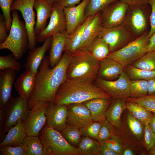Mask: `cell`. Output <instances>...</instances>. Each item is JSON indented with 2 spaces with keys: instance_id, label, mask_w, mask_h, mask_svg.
<instances>
[{
  "instance_id": "obj_1",
  "label": "cell",
  "mask_w": 155,
  "mask_h": 155,
  "mask_svg": "<svg viewBox=\"0 0 155 155\" xmlns=\"http://www.w3.org/2000/svg\"><path fill=\"white\" fill-rule=\"evenodd\" d=\"M71 54L65 52L58 63L50 68L49 55H45L36 75L34 90L27 101L29 110L41 100L52 102L60 86L66 79L68 66Z\"/></svg>"
},
{
  "instance_id": "obj_2",
  "label": "cell",
  "mask_w": 155,
  "mask_h": 155,
  "mask_svg": "<svg viewBox=\"0 0 155 155\" xmlns=\"http://www.w3.org/2000/svg\"><path fill=\"white\" fill-rule=\"evenodd\" d=\"M96 98L113 99L93 82L66 79L58 88L52 102L67 105Z\"/></svg>"
},
{
  "instance_id": "obj_3",
  "label": "cell",
  "mask_w": 155,
  "mask_h": 155,
  "mask_svg": "<svg viewBox=\"0 0 155 155\" xmlns=\"http://www.w3.org/2000/svg\"><path fill=\"white\" fill-rule=\"evenodd\" d=\"M100 63L87 49L79 51L71 54L66 79L93 82L98 78Z\"/></svg>"
},
{
  "instance_id": "obj_4",
  "label": "cell",
  "mask_w": 155,
  "mask_h": 155,
  "mask_svg": "<svg viewBox=\"0 0 155 155\" xmlns=\"http://www.w3.org/2000/svg\"><path fill=\"white\" fill-rule=\"evenodd\" d=\"M12 11L9 33L5 40L0 44V49L9 50L18 61L28 49V35L25 23L20 19L17 11Z\"/></svg>"
},
{
  "instance_id": "obj_5",
  "label": "cell",
  "mask_w": 155,
  "mask_h": 155,
  "mask_svg": "<svg viewBox=\"0 0 155 155\" xmlns=\"http://www.w3.org/2000/svg\"><path fill=\"white\" fill-rule=\"evenodd\" d=\"M38 136L43 146L44 155H81L78 148L70 144L61 133L46 124Z\"/></svg>"
},
{
  "instance_id": "obj_6",
  "label": "cell",
  "mask_w": 155,
  "mask_h": 155,
  "mask_svg": "<svg viewBox=\"0 0 155 155\" xmlns=\"http://www.w3.org/2000/svg\"><path fill=\"white\" fill-rule=\"evenodd\" d=\"M120 126L116 128L118 135L126 147L139 150L143 145L145 124L134 117L129 112Z\"/></svg>"
},
{
  "instance_id": "obj_7",
  "label": "cell",
  "mask_w": 155,
  "mask_h": 155,
  "mask_svg": "<svg viewBox=\"0 0 155 155\" xmlns=\"http://www.w3.org/2000/svg\"><path fill=\"white\" fill-rule=\"evenodd\" d=\"M151 7L148 3L129 6L123 24L135 38L149 32Z\"/></svg>"
},
{
  "instance_id": "obj_8",
  "label": "cell",
  "mask_w": 155,
  "mask_h": 155,
  "mask_svg": "<svg viewBox=\"0 0 155 155\" xmlns=\"http://www.w3.org/2000/svg\"><path fill=\"white\" fill-rule=\"evenodd\" d=\"M146 32L120 49L110 53L107 58L120 63L124 67L131 65L146 53L149 42Z\"/></svg>"
},
{
  "instance_id": "obj_9",
  "label": "cell",
  "mask_w": 155,
  "mask_h": 155,
  "mask_svg": "<svg viewBox=\"0 0 155 155\" xmlns=\"http://www.w3.org/2000/svg\"><path fill=\"white\" fill-rule=\"evenodd\" d=\"M27 102L26 99L20 96L12 97L5 109V122L2 133L0 135L1 140H3L11 127L25 119L29 111Z\"/></svg>"
},
{
  "instance_id": "obj_10",
  "label": "cell",
  "mask_w": 155,
  "mask_h": 155,
  "mask_svg": "<svg viewBox=\"0 0 155 155\" xmlns=\"http://www.w3.org/2000/svg\"><path fill=\"white\" fill-rule=\"evenodd\" d=\"M98 36L108 44L110 53L120 49L136 39L123 23L110 28L103 27Z\"/></svg>"
},
{
  "instance_id": "obj_11",
  "label": "cell",
  "mask_w": 155,
  "mask_h": 155,
  "mask_svg": "<svg viewBox=\"0 0 155 155\" xmlns=\"http://www.w3.org/2000/svg\"><path fill=\"white\" fill-rule=\"evenodd\" d=\"M50 103L44 100L40 101L29 110L23 121L27 135L38 136L46 123L45 110Z\"/></svg>"
},
{
  "instance_id": "obj_12",
  "label": "cell",
  "mask_w": 155,
  "mask_h": 155,
  "mask_svg": "<svg viewBox=\"0 0 155 155\" xmlns=\"http://www.w3.org/2000/svg\"><path fill=\"white\" fill-rule=\"evenodd\" d=\"M131 80L124 71L116 80H106L97 78L94 84L109 95L113 99L130 97Z\"/></svg>"
},
{
  "instance_id": "obj_13",
  "label": "cell",
  "mask_w": 155,
  "mask_h": 155,
  "mask_svg": "<svg viewBox=\"0 0 155 155\" xmlns=\"http://www.w3.org/2000/svg\"><path fill=\"white\" fill-rule=\"evenodd\" d=\"M35 0H15L12 3L11 11H19L24 20L28 35V49L30 50L36 48V37L34 28L35 24L34 11Z\"/></svg>"
},
{
  "instance_id": "obj_14",
  "label": "cell",
  "mask_w": 155,
  "mask_h": 155,
  "mask_svg": "<svg viewBox=\"0 0 155 155\" xmlns=\"http://www.w3.org/2000/svg\"><path fill=\"white\" fill-rule=\"evenodd\" d=\"M52 7L49 22L45 29L36 36L37 42H44L48 37L66 30V21L63 8L55 1Z\"/></svg>"
},
{
  "instance_id": "obj_15",
  "label": "cell",
  "mask_w": 155,
  "mask_h": 155,
  "mask_svg": "<svg viewBox=\"0 0 155 155\" xmlns=\"http://www.w3.org/2000/svg\"><path fill=\"white\" fill-rule=\"evenodd\" d=\"M129 6L120 1L113 3L100 12L103 27L110 28L123 23Z\"/></svg>"
},
{
  "instance_id": "obj_16",
  "label": "cell",
  "mask_w": 155,
  "mask_h": 155,
  "mask_svg": "<svg viewBox=\"0 0 155 155\" xmlns=\"http://www.w3.org/2000/svg\"><path fill=\"white\" fill-rule=\"evenodd\" d=\"M66 124L81 129L93 121L90 112L83 103H75L67 105Z\"/></svg>"
},
{
  "instance_id": "obj_17",
  "label": "cell",
  "mask_w": 155,
  "mask_h": 155,
  "mask_svg": "<svg viewBox=\"0 0 155 155\" xmlns=\"http://www.w3.org/2000/svg\"><path fill=\"white\" fill-rule=\"evenodd\" d=\"M67 105L50 102L45 110L46 124L61 133L67 125Z\"/></svg>"
},
{
  "instance_id": "obj_18",
  "label": "cell",
  "mask_w": 155,
  "mask_h": 155,
  "mask_svg": "<svg viewBox=\"0 0 155 155\" xmlns=\"http://www.w3.org/2000/svg\"><path fill=\"white\" fill-rule=\"evenodd\" d=\"M89 0H83L77 5L63 8L66 24V30L71 34L87 18L85 11Z\"/></svg>"
},
{
  "instance_id": "obj_19",
  "label": "cell",
  "mask_w": 155,
  "mask_h": 155,
  "mask_svg": "<svg viewBox=\"0 0 155 155\" xmlns=\"http://www.w3.org/2000/svg\"><path fill=\"white\" fill-rule=\"evenodd\" d=\"M16 77V71L12 69L0 71V109L5 110L12 98V86Z\"/></svg>"
},
{
  "instance_id": "obj_20",
  "label": "cell",
  "mask_w": 155,
  "mask_h": 155,
  "mask_svg": "<svg viewBox=\"0 0 155 155\" xmlns=\"http://www.w3.org/2000/svg\"><path fill=\"white\" fill-rule=\"evenodd\" d=\"M52 36L47 37L41 46H38L28 53L24 67L26 69L31 71L35 75L46 52L50 49Z\"/></svg>"
},
{
  "instance_id": "obj_21",
  "label": "cell",
  "mask_w": 155,
  "mask_h": 155,
  "mask_svg": "<svg viewBox=\"0 0 155 155\" xmlns=\"http://www.w3.org/2000/svg\"><path fill=\"white\" fill-rule=\"evenodd\" d=\"M69 35L65 30L52 36L49 55V63L51 68L55 67L61 60Z\"/></svg>"
},
{
  "instance_id": "obj_22",
  "label": "cell",
  "mask_w": 155,
  "mask_h": 155,
  "mask_svg": "<svg viewBox=\"0 0 155 155\" xmlns=\"http://www.w3.org/2000/svg\"><path fill=\"white\" fill-rule=\"evenodd\" d=\"M36 75L31 71L26 69L18 77L14 83L15 89L18 94L27 101L34 90Z\"/></svg>"
},
{
  "instance_id": "obj_23",
  "label": "cell",
  "mask_w": 155,
  "mask_h": 155,
  "mask_svg": "<svg viewBox=\"0 0 155 155\" xmlns=\"http://www.w3.org/2000/svg\"><path fill=\"white\" fill-rule=\"evenodd\" d=\"M103 28L100 12L95 15L86 26L78 51L87 49L94 40L99 35Z\"/></svg>"
},
{
  "instance_id": "obj_24",
  "label": "cell",
  "mask_w": 155,
  "mask_h": 155,
  "mask_svg": "<svg viewBox=\"0 0 155 155\" xmlns=\"http://www.w3.org/2000/svg\"><path fill=\"white\" fill-rule=\"evenodd\" d=\"M124 67L118 62L106 58L100 61L98 78L108 81L119 78Z\"/></svg>"
},
{
  "instance_id": "obj_25",
  "label": "cell",
  "mask_w": 155,
  "mask_h": 155,
  "mask_svg": "<svg viewBox=\"0 0 155 155\" xmlns=\"http://www.w3.org/2000/svg\"><path fill=\"white\" fill-rule=\"evenodd\" d=\"M112 99L96 98L87 100L83 103L89 110L93 121L101 122L106 119L105 113Z\"/></svg>"
},
{
  "instance_id": "obj_26",
  "label": "cell",
  "mask_w": 155,
  "mask_h": 155,
  "mask_svg": "<svg viewBox=\"0 0 155 155\" xmlns=\"http://www.w3.org/2000/svg\"><path fill=\"white\" fill-rule=\"evenodd\" d=\"M34 8L36 13V20L34 28L36 36L46 27L47 20L52 13V7L44 0H35Z\"/></svg>"
},
{
  "instance_id": "obj_27",
  "label": "cell",
  "mask_w": 155,
  "mask_h": 155,
  "mask_svg": "<svg viewBox=\"0 0 155 155\" xmlns=\"http://www.w3.org/2000/svg\"><path fill=\"white\" fill-rule=\"evenodd\" d=\"M126 109L127 107L124 98L112 99L105 113V118L115 127H118L121 124V115Z\"/></svg>"
},
{
  "instance_id": "obj_28",
  "label": "cell",
  "mask_w": 155,
  "mask_h": 155,
  "mask_svg": "<svg viewBox=\"0 0 155 155\" xmlns=\"http://www.w3.org/2000/svg\"><path fill=\"white\" fill-rule=\"evenodd\" d=\"M0 144V147L4 146L16 147L20 145L27 135L23 121H20L8 131Z\"/></svg>"
},
{
  "instance_id": "obj_29",
  "label": "cell",
  "mask_w": 155,
  "mask_h": 155,
  "mask_svg": "<svg viewBox=\"0 0 155 155\" xmlns=\"http://www.w3.org/2000/svg\"><path fill=\"white\" fill-rule=\"evenodd\" d=\"M94 16L88 17L83 23L79 25L71 34H69L64 52L72 54L79 50L84 29Z\"/></svg>"
},
{
  "instance_id": "obj_30",
  "label": "cell",
  "mask_w": 155,
  "mask_h": 155,
  "mask_svg": "<svg viewBox=\"0 0 155 155\" xmlns=\"http://www.w3.org/2000/svg\"><path fill=\"white\" fill-rule=\"evenodd\" d=\"M87 49L94 59L100 61L106 58L110 53L108 44L98 36L92 42Z\"/></svg>"
},
{
  "instance_id": "obj_31",
  "label": "cell",
  "mask_w": 155,
  "mask_h": 155,
  "mask_svg": "<svg viewBox=\"0 0 155 155\" xmlns=\"http://www.w3.org/2000/svg\"><path fill=\"white\" fill-rule=\"evenodd\" d=\"M21 145L25 155H44V147L38 136L27 135Z\"/></svg>"
},
{
  "instance_id": "obj_32",
  "label": "cell",
  "mask_w": 155,
  "mask_h": 155,
  "mask_svg": "<svg viewBox=\"0 0 155 155\" xmlns=\"http://www.w3.org/2000/svg\"><path fill=\"white\" fill-rule=\"evenodd\" d=\"M131 80H146L155 78V70H149L137 68L132 65L124 68Z\"/></svg>"
},
{
  "instance_id": "obj_33",
  "label": "cell",
  "mask_w": 155,
  "mask_h": 155,
  "mask_svg": "<svg viewBox=\"0 0 155 155\" xmlns=\"http://www.w3.org/2000/svg\"><path fill=\"white\" fill-rule=\"evenodd\" d=\"M100 143L91 137L83 136L78 147L81 155H97Z\"/></svg>"
},
{
  "instance_id": "obj_34",
  "label": "cell",
  "mask_w": 155,
  "mask_h": 155,
  "mask_svg": "<svg viewBox=\"0 0 155 155\" xmlns=\"http://www.w3.org/2000/svg\"><path fill=\"white\" fill-rule=\"evenodd\" d=\"M126 104L127 109L134 117L144 123H149L152 112L133 102L126 101Z\"/></svg>"
},
{
  "instance_id": "obj_35",
  "label": "cell",
  "mask_w": 155,
  "mask_h": 155,
  "mask_svg": "<svg viewBox=\"0 0 155 155\" xmlns=\"http://www.w3.org/2000/svg\"><path fill=\"white\" fill-rule=\"evenodd\" d=\"M61 133L70 144L75 147H78L81 142L82 135L80 129L67 125Z\"/></svg>"
},
{
  "instance_id": "obj_36",
  "label": "cell",
  "mask_w": 155,
  "mask_h": 155,
  "mask_svg": "<svg viewBox=\"0 0 155 155\" xmlns=\"http://www.w3.org/2000/svg\"><path fill=\"white\" fill-rule=\"evenodd\" d=\"M130 97H142L148 95V81L131 80L130 83Z\"/></svg>"
},
{
  "instance_id": "obj_37",
  "label": "cell",
  "mask_w": 155,
  "mask_h": 155,
  "mask_svg": "<svg viewBox=\"0 0 155 155\" xmlns=\"http://www.w3.org/2000/svg\"><path fill=\"white\" fill-rule=\"evenodd\" d=\"M119 0H89L85 13L87 18L100 12L110 4Z\"/></svg>"
},
{
  "instance_id": "obj_38",
  "label": "cell",
  "mask_w": 155,
  "mask_h": 155,
  "mask_svg": "<svg viewBox=\"0 0 155 155\" xmlns=\"http://www.w3.org/2000/svg\"><path fill=\"white\" fill-rule=\"evenodd\" d=\"M132 65L140 69L155 70V51L146 53L134 62Z\"/></svg>"
},
{
  "instance_id": "obj_39",
  "label": "cell",
  "mask_w": 155,
  "mask_h": 155,
  "mask_svg": "<svg viewBox=\"0 0 155 155\" xmlns=\"http://www.w3.org/2000/svg\"><path fill=\"white\" fill-rule=\"evenodd\" d=\"M125 101L135 102L151 112L155 114V94L138 98L130 97L125 98Z\"/></svg>"
},
{
  "instance_id": "obj_40",
  "label": "cell",
  "mask_w": 155,
  "mask_h": 155,
  "mask_svg": "<svg viewBox=\"0 0 155 155\" xmlns=\"http://www.w3.org/2000/svg\"><path fill=\"white\" fill-rule=\"evenodd\" d=\"M101 122L102 125L97 140L100 143H103L112 136L118 133L116 128L106 119Z\"/></svg>"
},
{
  "instance_id": "obj_41",
  "label": "cell",
  "mask_w": 155,
  "mask_h": 155,
  "mask_svg": "<svg viewBox=\"0 0 155 155\" xmlns=\"http://www.w3.org/2000/svg\"><path fill=\"white\" fill-rule=\"evenodd\" d=\"M7 69H13L18 72L21 70V65L12 54L0 56V70Z\"/></svg>"
},
{
  "instance_id": "obj_42",
  "label": "cell",
  "mask_w": 155,
  "mask_h": 155,
  "mask_svg": "<svg viewBox=\"0 0 155 155\" xmlns=\"http://www.w3.org/2000/svg\"><path fill=\"white\" fill-rule=\"evenodd\" d=\"M15 0H0V7L5 19L7 32L10 31L12 21L10 11L13 2Z\"/></svg>"
},
{
  "instance_id": "obj_43",
  "label": "cell",
  "mask_w": 155,
  "mask_h": 155,
  "mask_svg": "<svg viewBox=\"0 0 155 155\" xmlns=\"http://www.w3.org/2000/svg\"><path fill=\"white\" fill-rule=\"evenodd\" d=\"M102 122L93 121L87 126L80 129L82 135L98 139Z\"/></svg>"
},
{
  "instance_id": "obj_44",
  "label": "cell",
  "mask_w": 155,
  "mask_h": 155,
  "mask_svg": "<svg viewBox=\"0 0 155 155\" xmlns=\"http://www.w3.org/2000/svg\"><path fill=\"white\" fill-rule=\"evenodd\" d=\"M102 143L104 144L118 155H121L123 150L126 148L118 134L112 136Z\"/></svg>"
},
{
  "instance_id": "obj_45",
  "label": "cell",
  "mask_w": 155,
  "mask_h": 155,
  "mask_svg": "<svg viewBox=\"0 0 155 155\" xmlns=\"http://www.w3.org/2000/svg\"><path fill=\"white\" fill-rule=\"evenodd\" d=\"M149 123H145V129L143 145L148 152L155 143V134L150 129Z\"/></svg>"
},
{
  "instance_id": "obj_46",
  "label": "cell",
  "mask_w": 155,
  "mask_h": 155,
  "mask_svg": "<svg viewBox=\"0 0 155 155\" xmlns=\"http://www.w3.org/2000/svg\"><path fill=\"white\" fill-rule=\"evenodd\" d=\"M0 155H25L21 145L13 147L4 146L0 147Z\"/></svg>"
},
{
  "instance_id": "obj_47",
  "label": "cell",
  "mask_w": 155,
  "mask_h": 155,
  "mask_svg": "<svg viewBox=\"0 0 155 155\" xmlns=\"http://www.w3.org/2000/svg\"><path fill=\"white\" fill-rule=\"evenodd\" d=\"M148 3L151 7L150 29L148 34L150 38L155 33V0H148Z\"/></svg>"
},
{
  "instance_id": "obj_48",
  "label": "cell",
  "mask_w": 155,
  "mask_h": 155,
  "mask_svg": "<svg viewBox=\"0 0 155 155\" xmlns=\"http://www.w3.org/2000/svg\"><path fill=\"white\" fill-rule=\"evenodd\" d=\"M6 28L5 19L3 14L0 15V44L4 42L8 36V34Z\"/></svg>"
},
{
  "instance_id": "obj_49",
  "label": "cell",
  "mask_w": 155,
  "mask_h": 155,
  "mask_svg": "<svg viewBox=\"0 0 155 155\" xmlns=\"http://www.w3.org/2000/svg\"><path fill=\"white\" fill-rule=\"evenodd\" d=\"M82 0H55V1L63 8L70 7L78 4Z\"/></svg>"
},
{
  "instance_id": "obj_50",
  "label": "cell",
  "mask_w": 155,
  "mask_h": 155,
  "mask_svg": "<svg viewBox=\"0 0 155 155\" xmlns=\"http://www.w3.org/2000/svg\"><path fill=\"white\" fill-rule=\"evenodd\" d=\"M100 144L99 150L97 155H118L103 143Z\"/></svg>"
},
{
  "instance_id": "obj_51",
  "label": "cell",
  "mask_w": 155,
  "mask_h": 155,
  "mask_svg": "<svg viewBox=\"0 0 155 155\" xmlns=\"http://www.w3.org/2000/svg\"><path fill=\"white\" fill-rule=\"evenodd\" d=\"M148 0H119L128 6H134L144 5L148 3Z\"/></svg>"
},
{
  "instance_id": "obj_52",
  "label": "cell",
  "mask_w": 155,
  "mask_h": 155,
  "mask_svg": "<svg viewBox=\"0 0 155 155\" xmlns=\"http://www.w3.org/2000/svg\"><path fill=\"white\" fill-rule=\"evenodd\" d=\"M148 95L155 94V78L148 80Z\"/></svg>"
},
{
  "instance_id": "obj_53",
  "label": "cell",
  "mask_w": 155,
  "mask_h": 155,
  "mask_svg": "<svg viewBox=\"0 0 155 155\" xmlns=\"http://www.w3.org/2000/svg\"><path fill=\"white\" fill-rule=\"evenodd\" d=\"M155 51V33L149 38L147 49V53Z\"/></svg>"
},
{
  "instance_id": "obj_54",
  "label": "cell",
  "mask_w": 155,
  "mask_h": 155,
  "mask_svg": "<svg viewBox=\"0 0 155 155\" xmlns=\"http://www.w3.org/2000/svg\"><path fill=\"white\" fill-rule=\"evenodd\" d=\"M5 122V110L0 109V135H1L2 133Z\"/></svg>"
},
{
  "instance_id": "obj_55",
  "label": "cell",
  "mask_w": 155,
  "mask_h": 155,
  "mask_svg": "<svg viewBox=\"0 0 155 155\" xmlns=\"http://www.w3.org/2000/svg\"><path fill=\"white\" fill-rule=\"evenodd\" d=\"M149 124L150 129L155 134V114L152 113Z\"/></svg>"
},
{
  "instance_id": "obj_56",
  "label": "cell",
  "mask_w": 155,
  "mask_h": 155,
  "mask_svg": "<svg viewBox=\"0 0 155 155\" xmlns=\"http://www.w3.org/2000/svg\"><path fill=\"white\" fill-rule=\"evenodd\" d=\"M134 150L129 148H126L123 150L122 155H135V152L133 151Z\"/></svg>"
},
{
  "instance_id": "obj_57",
  "label": "cell",
  "mask_w": 155,
  "mask_h": 155,
  "mask_svg": "<svg viewBox=\"0 0 155 155\" xmlns=\"http://www.w3.org/2000/svg\"><path fill=\"white\" fill-rule=\"evenodd\" d=\"M148 155H155V143L148 151Z\"/></svg>"
},
{
  "instance_id": "obj_58",
  "label": "cell",
  "mask_w": 155,
  "mask_h": 155,
  "mask_svg": "<svg viewBox=\"0 0 155 155\" xmlns=\"http://www.w3.org/2000/svg\"><path fill=\"white\" fill-rule=\"evenodd\" d=\"M49 5L52 6L53 3L55 1V0H44Z\"/></svg>"
}]
</instances>
